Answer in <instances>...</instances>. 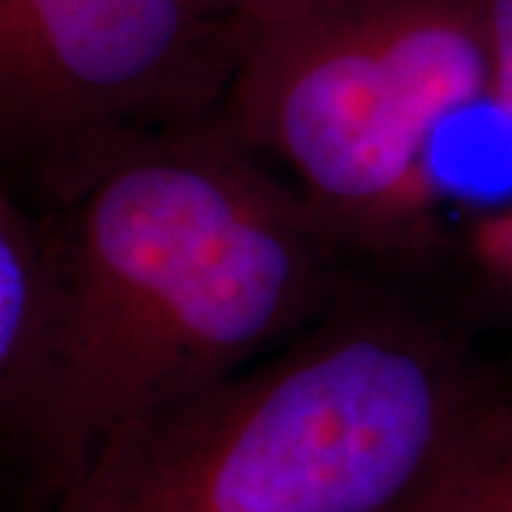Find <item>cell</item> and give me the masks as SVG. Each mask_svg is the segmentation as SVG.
<instances>
[{
  "label": "cell",
  "instance_id": "cell-6",
  "mask_svg": "<svg viewBox=\"0 0 512 512\" xmlns=\"http://www.w3.org/2000/svg\"><path fill=\"white\" fill-rule=\"evenodd\" d=\"M510 495L512 416H507L396 512H504Z\"/></svg>",
  "mask_w": 512,
  "mask_h": 512
},
{
  "label": "cell",
  "instance_id": "cell-5",
  "mask_svg": "<svg viewBox=\"0 0 512 512\" xmlns=\"http://www.w3.org/2000/svg\"><path fill=\"white\" fill-rule=\"evenodd\" d=\"M43 217L0 177V384L26 348L43 285Z\"/></svg>",
  "mask_w": 512,
  "mask_h": 512
},
{
  "label": "cell",
  "instance_id": "cell-9",
  "mask_svg": "<svg viewBox=\"0 0 512 512\" xmlns=\"http://www.w3.org/2000/svg\"><path fill=\"white\" fill-rule=\"evenodd\" d=\"M504 512H512V495H510V501H507V507H504Z\"/></svg>",
  "mask_w": 512,
  "mask_h": 512
},
{
  "label": "cell",
  "instance_id": "cell-8",
  "mask_svg": "<svg viewBox=\"0 0 512 512\" xmlns=\"http://www.w3.org/2000/svg\"><path fill=\"white\" fill-rule=\"evenodd\" d=\"M319 3L325 0H197V6L208 18L234 29V35L239 37V49L245 40L299 18L316 9Z\"/></svg>",
  "mask_w": 512,
  "mask_h": 512
},
{
  "label": "cell",
  "instance_id": "cell-1",
  "mask_svg": "<svg viewBox=\"0 0 512 512\" xmlns=\"http://www.w3.org/2000/svg\"><path fill=\"white\" fill-rule=\"evenodd\" d=\"M37 208L40 302L0 384L29 512L120 427L302 333L367 265L222 114L117 148Z\"/></svg>",
  "mask_w": 512,
  "mask_h": 512
},
{
  "label": "cell",
  "instance_id": "cell-4",
  "mask_svg": "<svg viewBox=\"0 0 512 512\" xmlns=\"http://www.w3.org/2000/svg\"><path fill=\"white\" fill-rule=\"evenodd\" d=\"M237 63L197 0H0V177L43 205L117 148L222 114Z\"/></svg>",
  "mask_w": 512,
  "mask_h": 512
},
{
  "label": "cell",
  "instance_id": "cell-3",
  "mask_svg": "<svg viewBox=\"0 0 512 512\" xmlns=\"http://www.w3.org/2000/svg\"><path fill=\"white\" fill-rule=\"evenodd\" d=\"M490 86L484 0H325L242 43L222 120L359 262H393L436 134Z\"/></svg>",
  "mask_w": 512,
  "mask_h": 512
},
{
  "label": "cell",
  "instance_id": "cell-2",
  "mask_svg": "<svg viewBox=\"0 0 512 512\" xmlns=\"http://www.w3.org/2000/svg\"><path fill=\"white\" fill-rule=\"evenodd\" d=\"M507 416L413 262H379L268 356L120 427L40 512H396Z\"/></svg>",
  "mask_w": 512,
  "mask_h": 512
},
{
  "label": "cell",
  "instance_id": "cell-7",
  "mask_svg": "<svg viewBox=\"0 0 512 512\" xmlns=\"http://www.w3.org/2000/svg\"><path fill=\"white\" fill-rule=\"evenodd\" d=\"M495 106L512 120V0H484ZM481 254L495 274L512 285V208L498 214L481 237Z\"/></svg>",
  "mask_w": 512,
  "mask_h": 512
}]
</instances>
